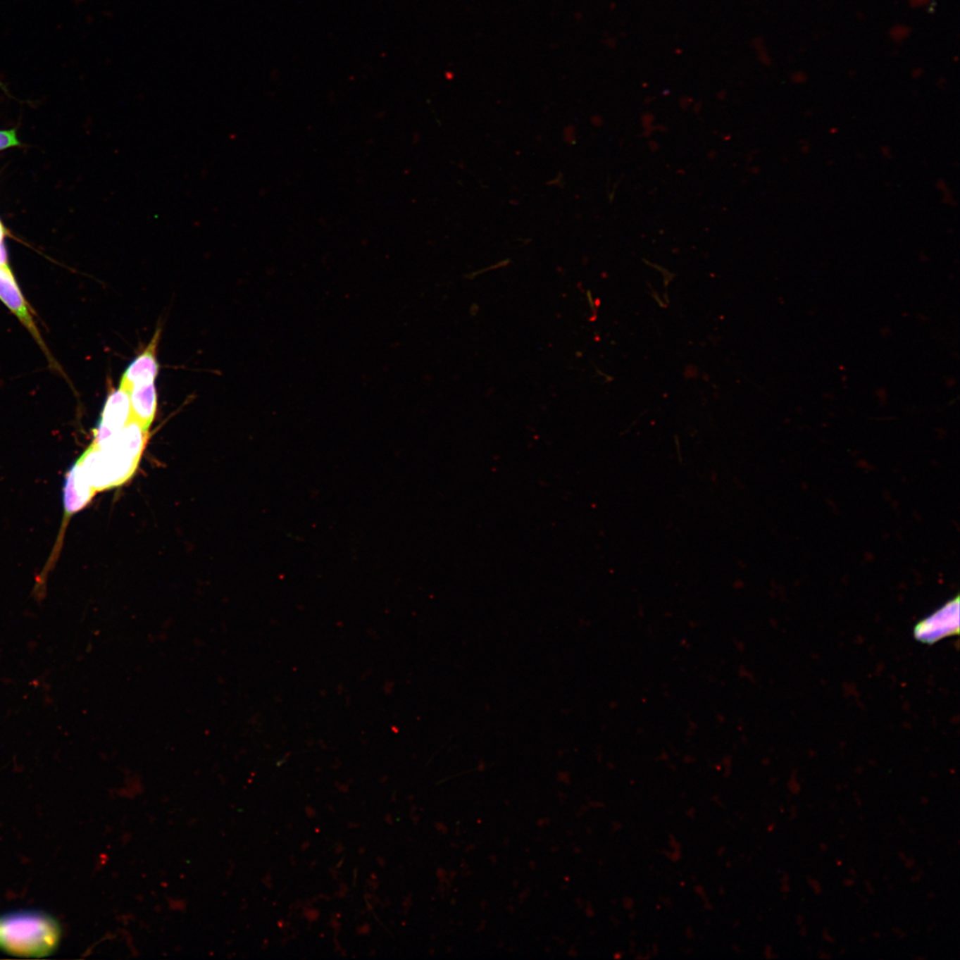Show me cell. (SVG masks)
Returning a JSON list of instances; mask_svg holds the SVG:
<instances>
[{
  "mask_svg": "<svg viewBox=\"0 0 960 960\" xmlns=\"http://www.w3.org/2000/svg\"><path fill=\"white\" fill-rule=\"evenodd\" d=\"M819 958H820L821 959H823V960H824V959H825V960H829V959H832V955H830V953L821 952L819 953Z\"/></svg>",
  "mask_w": 960,
  "mask_h": 960,
  "instance_id": "21",
  "label": "cell"
},
{
  "mask_svg": "<svg viewBox=\"0 0 960 960\" xmlns=\"http://www.w3.org/2000/svg\"><path fill=\"white\" fill-rule=\"evenodd\" d=\"M959 599L956 596L944 609L917 624L914 629L916 639L923 643L934 644L945 637L958 635L959 609H955L959 606Z\"/></svg>",
  "mask_w": 960,
  "mask_h": 960,
  "instance_id": "5",
  "label": "cell"
},
{
  "mask_svg": "<svg viewBox=\"0 0 960 960\" xmlns=\"http://www.w3.org/2000/svg\"><path fill=\"white\" fill-rule=\"evenodd\" d=\"M928 897L929 899L935 898V893H933V892H929V893L928 894Z\"/></svg>",
  "mask_w": 960,
  "mask_h": 960,
  "instance_id": "32",
  "label": "cell"
},
{
  "mask_svg": "<svg viewBox=\"0 0 960 960\" xmlns=\"http://www.w3.org/2000/svg\"><path fill=\"white\" fill-rule=\"evenodd\" d=\"M18 145H20V142L17 138L15 130H13V129H11V130H0V151L15 147Z\"/></svg>",
  "mask_w": 960,
  "mask_h": 960,
  "instance_id": "9",
  "label": "cell"
},
{
  "mask_svg": "<svg viewBox=\"0 0 960 960\" xmlns=\"http://www.w3.org/2000/svg\"><path fill=\"white\" fill-rule=\"evenodd\" d=\"M806 79V77L805 73H802V71H797V73H794L792 75V80L795 83L800 84L805 82Z\"/></svg>",
  "mask_w": 960,
  "mask_h": 960,
  "instance_id": "14",
  "label": "cell"
},
{
  "mask_svg": "<svg viewBox=\"0 0 960 960\" xmlns=\"http://www.w3.org/2000/svg\"><path fill=\"white\" fill-rule=\"evenodd\" d=\"M890 34L891 39H893L894 42H902V40L906 39L908 37L910 36L911 29L909 28L908 26L897 25L894 26L893 28L891 29Z\"/></svg>",
  "mask_w": 960,
  "mask_h": 960,
  "instance_id": "10",
  "label": "cell"
},
{
  "mask_svg": "<svg viewBox=\"0 0 960 960\" xmlns=\"http://www.w3.org/2000/svg\"><path fill=\"white\" fill-rule=\"evenodd\" d=\"M854 884H856V882H854L853 878H844L843 881V885H844V887H853Z\"/></svg>",
  "mask_w": 960,
  "mask_h": 960,
  "instance_id": "19",
  "label": "cell"
},
{
  "mask_svg": "<svg viewBox=\"0 0 960 960\" xmlns=\"http://www.w3.org/2000/svg\"><path fill=\"white\" fill-rule=\"evenodd\" d=\"M806 881L807 883H809V885H810L811 888H812L813 893H815L817 895H820L821 894L823 893L822 885H821L820 882L816 880V878H813L811 876H807Z\"/></svg>",
  "mask_w": 960,
  "mask_h": 960,
  "instance_id": "12",
  "label": "cell"
},
{
  "mask_svg": "<svg viewBox=\"0 0 960 960\" xmlns=\"http://www.w3.org/2000/svg\"><path fill=\"white\" fill-rule=\"evenodd\" d=\"M865 885H866L867 890L869 891L870 894L873 895L875 894V890L873 887V885H871L870 880L865 881Z\"/></svg>",
  "mask_w": 960,
  "mask_h": 960,
  "instance_id": "20",
  "label": "cell"
},
{
  "mask_svg": "<svg viewBox=\"0 0 960 960\" xmlns=\"http://www.w3.org/2000/svg\"><path fill=\"white\" fill-rule=\"evenodd\" d=\"M914 959H925V956H914Z\"/></svg>",
  "mask_w": 960,
  "mask_h": 960,
  "instance_id": "35",
  "label": "cell"
},
{
  "mask_svg": "<svg viewBox=\"0 0 960 960\" xmlns=\"http://www.w3.org/2000/svg\"><path fill=\"white\" fill-rule=\"evenodd\" d=\"M892 931H893L894 934H897L900 939H904L907 936L906 933L897 928H894L892 929Z\"/></svg>",
  "mask_w": 960,
  "mask_h": 960,
  "instance_id": "17",
  "label": "cell"
},
{
  "mask_svg": "<svg viewBox=\"0 0 960 960\" xmlns=\"http://www.w3.org/2000/svg\"><path fill=\"white\" fill-rule=\"evenodd\" d=\"M849 873H850L851 876H852L853 878H856V876H857L856 871V870L854 869V868H850V869H849Z\"/></svg>",
  "mask_w": 960,
  "mask_h": 960,
  "instance_id": "27",
  "label": "cell"
},
{
  "mask_svg": "<svg viewBox=\"0 0 960 960\" xmlns=\"http://www.w3.org/2000/svg\"><path fill=\"white\" fill-rule=\"evenodd\" d=\"M859 941L861 942H864L865 941V940H864V937H860V938H859Z\"/></svg>",
  "mask_w": 960,
  "mask_h": 960,
  "instance_id": "37",
  "label": "cell"
},
{
  "mask_svg": "<svg viewBox=\"0 0 960 960\" xmlns=\"http://www.w3.org/2000/svg\"><path fill=\"white\" fill-rule=\"evenodd\" d=\"M836 863H837V866H841V865H842V864H843V863H842V860H840V859H837Z\"/></svg>",
  "mask_w": 960,
  "mask_h": 960,
  "instance_id": "34",
  "label": "cell"
},
{
  "mask_svg": "<svg viewBox=\"0 0 960 960\" xmlns=\"http://www.w3.org/2000/svg\"><path fill=\"white\" fill-rule=\"evenodd\" d=\"M804 921H805V918H804L803 915L799 914L797 916V924L802 925L804 924Z\"/></svg>",
  "mask_w": 960,
  "mask_h": 960,
  "instance_id": "23",
  "label": "cell"
},
{
  "mask_svg": "<svg viewBox=\"0 0 960 960\" xmlns=\"http://www.w3.org/2000/svg\"><path fill=\"white\" fill-rule=\"evenodd\" d=\"M839 837H840V839H841V840H844V837H846V835H844V834H843V835H840Z\"/></svg>",
  "mask_w": 960,
  "mask_h": 960,
  "instance_id": "36",
  "label": "cell"
},
{
  "mask_svg": "<svg viewBox=\"0 0 960 960\" xmlns=\"http://www.w3.org/2000/svg\"><path fill=\"white\" fill-rule=\"evenodd\" d=\"M0 300L5 304L6 306L15 314L17 318L22 322L23 325L28 329L30 335L38 342L43 351L45 352L47 359L52 362L49 349H47L45 342H44L42 335H40L35 321H34L32 312L30 311L28 303L23 297L19 285L17 283L15 276L11 269L6 266H0Z\"/></svg>",
  "mask_w": 960,
  "mask_h": 960,
  "instance_id": "3",
  "label": "cell"
},
{
  "mask_svg": "<svg viewBox=\"0 0 960 960\" xmlns=\"http://www.w3.org/2000/svg\"><path fill=\"white\" fill-rule=\"evenodd\" d=\"M800 927L802 928H800L799 935H802V937H806L807 935L806 925L803 924L802 925H800Z\"/></svg>",
  "mask_w": 960,
  "mask_h": 960,
  "instance_id": "22",
  "label": "cell"
},
{
  "mask_svg": "<svg viewBox=\"0 0 960 960\" xmlns=\"http://www.w3.org/2000/svg\"><path fill=\"white\" fill-rule=\"evenodd\" d=\"M930 1L931 0H909L911 8H922V6L928 5Z\"/></svg>",
  "mask_w": 960,
  "mask_h": 960,
  "instance_id": "13",
  "label": "cell"
},
{
  "mask_svg": "<svg viewBox=\"0 0 960 960\" xmlns=\"http://www.w3.org/2000/svg\"><path fill=\"white\" fill-rule=\"evenodd\" d=\"M148 437L149 430L130 419L103 446L92 445L77 461V466L96 492L121 486L137 471Z\"/></svg>",
  "mask_w": 960,
  "mask_h": 960,
  "instance_id": "1",
  "label": "cell"
},
{
  "mask_svg": "<svg viewBox=\"0 0 960 960\" xmlns=\"http://www.w3.org/2000/svg\"><path fill=\"white\" fill-rule=\"evenodd\" d=\"M130 396L131 419L150 430L157 412V392L154 383L134 387Z\"/></svg>",
  "mask_w": 960,
  "mask_h": 960,
  "instance_id": "7",
  "label": "cell"
},
{
  "mask_svg": "<svg viewBox=\"0 0 960 960\" xmlns=\"http://www.w3.org/2000/svg\"><path fill=\"white\" fill-rule=\"evenodd\" d=\"M159 338L161 330L158 329L157 333L152 337L150 344L129 365L122 375L120 388L129 393L135 386L149 385L155 382L158 373L157 349Z\"/></svg>",
  "mask_w": 960,
  "mask_h": 960,
  "instance_id": "6",
  "label": "cell"
},
{
  "mask_svg": "<svg viewBox=\"0 0 960 960\" xmlns=\"http://www.w3.org/2000/svg\"><path fill=\"white\" fill-rule=\"evenodd\" d=\"M904 861L905 867L908 868V869H911V868H914L915 866L916 861L914 859V858L907 857L906 859H905Z\"/></svg>",
  "mask_w": 960,
  "mask_h": 960,
  "instance_id": "16",
  "label": "cell"
},
{
  "mask_svg": "<svg viewBox=\"0 0 960 960\" xmlns=\"http://www.w3.org/2000/svg\"><path fill=\"white\" fill-rule=\"evenodd\" d=\"M755 46L756 52H758L759 57V58H761V62L766 64L769 63H770L769 56L768 52H766L764 44H763L762 42H758L756 44Z\"/></svg>",
  "mask_w": 960,
  "mask_h": 960,
  "instance_id": "11",
  "label": "cell"
},
{
  "mask_svg": "<svg viewBox=\"0 0 960 960\" xmlns=\"http://www.w3.org/2000/svg\"><path fill=\"white\" fill-rule=\"evenodd\" d=\"M924 873H925L924 871L922 870L919 871V873L914 875V877H911V880L914 882V883H918V882L921 881V877L923 876V875H924Z\"/></svg>",
  "mask_w": 960,
  "mask_h": 960,
  "instance_id": "18",
  "label": "cell"
},
{
  "mask_svg": "<svg viewBox=\"0 0 960 960\" xmlns=\"http://www.w3.org/2000/svg\"><path fill=\"white\" fill-rule=\"evenodd\" d=\"M846 952H847V949H846V948H842V949H841L840 951V955H844V953H846Z\"/></svg>",
  "mask_w": 960,
  "mask_h": 960,
  "instance_id": "33",
  "label": "cell"
},
{
  "mask_svg": "<svg viewBox=\"0 0 960 960\" xmlns=\"http://www.w3.org/2000/svg\"><path fill=\"white\" fill-rule=\"evenodd\" d=\"M783 888H785V890H783V891L786 892V893H787V892H790V885H787V884H785V885H783Z\"/></svg>",
  "mask_w": 960,
  "mask_h": 960,
  "instance_id": "31",
  "label": "cell"
},
{
  "mask_svg": "<svg viewBox=\"0 0 960 960\" xmlns=\"http://www.w3.org/2000/svg\"><path fill=\"white\" fill-rule=\"evenodd\" d=\"M59 940L57 923L40 912L20 911L0 918V948L11 954L49 955Z\"/></svg>",
  "mask_w": 960,
  "mask_h": 960,
  "instance_id": "2",
  "label": "cell"
},
{
  "mask_svg": "<svg viewBox=\"0 0 960 960\" xmlns=\"http://www.w3.org/2000/svg\"><path fill=\"white\" fill-rule=\"evenodd\" d=\"M881 936L882 935L880 934V932L876 931L873 933V937L875 939H880Z\"/></svg>",
  "mask_w": 960,
  "mask_h": 960,
  "instance_id": "29",
  "label": "cell"
},
{
  "mask_svg": "<svg viewBox=\"0 0 960 960\" xmlns=\"http://www.w3.org/2000/svg\"><path fill=\"white\" fill-rule=\"evenodd\" d=\"M130 419V396L125 389L118 388V391L108 396L105 403L99 426L92 445L103 446L120 432Z\"/></svg>",
  "mask_w": 960,
  "mask_h": 960,
  "instance_id": "4",
  "label": "cell"
},
{
  "mask_svg": "<svg viewBox=\"0 0 960 960\" xmlns=\"http://www.w3.org/2000/svg\"><path fill=\"white\" fill-rule=\"evenodd\" d=\"M828 848H829V847H828V844H825V843H820V844H819V849H820L821 851H822V852H825V851L828 850Z\"/></svg>",
  "mask_w": 960,
  "mask_h": 960,
  "instance_id": "24",
  "label": "cell"
},
{
  "mask_svg": "<svg viewBox=\"0 0 960 960\" xmlns=\"http://www.w3.org/2000/svg\"><path fill=\"white\" fill-rule=\"evenodd\" d=\"M96 492L85 480L77 466H74L68 474L66 485V512L67 515L76 513L89 503Z\"/></svg>",
  "mask_w": 960,
  "mask_h": 960,
  "instance_id": "8",
  "label": "cell"
},
{
  "mask_svg": "<svg viewBox=\"0 0 960 960\" xmlns=\"http://www.w3.org/2000/svg\"><path fill=\"white\" fill-rule=\"evenodd\" d=\"M823 939L824 940V941L830 942V944H835L836 942L835 938H834L833 936L830 935V932L829 930H828V928L824 929L823 932Z\"/></svg>",
  "mask_w": 960,
  "mask_h": 960,
  "instance_id": "15",
  "label": "cell"
},
{
  "mask_svg": "<svg viewBox=\"0 0 960 960\" xmlns=\"http://www.w3.org/2000/svg\"><path fill=\"white\" fill-rule=\"evenodd\" d=\"M797 810H798V807H797L796 806H792V818H790V820H792V819L795 818V817L797 816Z\"/></svg>",
  "mask_w": 960,
  "mask_h": 960,
  "instance_id": "25",
  "label": "cell"
},
{
  "mask_svg": "<svg viewBox=\"0 0 960 960\" xmlns=\"http://www.w3.org/2000/svg\"><path fill=\"white\" fill-rule=\"evenodd\" d=\"M884 880H888V876H887V875H885V878H884Z\"/></svg>",
  "mask_w": 960,
  "mask_h": 960,
  "instance_id": "38",
  "label": "cell"
},
{
  "mask_svg": "<svg viewBox=\"0 0 960 960\" xmlns=\"http://www.w3.org/2000/svg\"><path fill=\"white\" fill-rule=\"evenodd\" d=\"M898 856H899V858H900V859H901L902 861H904V860L906 859V858H907L906 854H905V853H904V852H900V853H899V854H898Z\"/></svg>",
  "mask_w": 960,
  "mask_h": 960,
  "instance_id": "28",
  "label": "cell"
},
{
  "mask_svg": "<svg viewBox=\"0 0 960 960\" xmlns=\"http://www.w3.org/2000/svg\"><path fill=\"white\" fill-rule=\"evenodd\" d=\"M921 802L922 805L927 806L928 804L929 803V799L928 798V797H922Z\"/></svg>",
  "mask_w": 960,
  "mask_h": 960,
  "instance_id": "26",
  "label": "cell"
},
{
  "mask_svg": "<svg viewBox=\"0 0 960 960\" xmlns=\"http://www.w3.org/2000/svg\"><path fill=\"white\" fill-rule=\"evenodd\" d=\"M856 805H857L858 806H861V799H860V797H858V796L856 797Z\"/></svg>",
  "mask_w": 960,
  "mask_h": 960,
  "instance_id": "30",
  "label": "cell"
}]
</instances>
